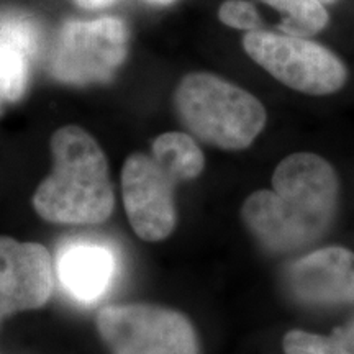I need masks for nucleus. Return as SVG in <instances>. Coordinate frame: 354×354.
<instances>
[{"label":"nucleus","instance_id":"5","mask_svg":"<svg viewBox=\"0 0 354 354\" xmlns=\"http://www.w3.org/2000/svg\"><path fill=\"white\" fill-rule=\"evenodd\" d=\"M243 48L279 82L304 94L328 95L346 82L343 61L328 48L307 38L256 30L245 35Z\"/></svg>","mask_w":354,"mask_h":354},{"label":"nucleus","instance_id":"18","mask_svg":"<svg viewBox=\"0 0 354 354\" xmlns=\"http://www.w3.org/2000/svg\"><path fill=\"white\" fill-rule=\"evenodd\" d=\"M320 2H323V3H333L335 0H320Z\"/></svg>","mask_w":354,"mask_h":354},{"label":"nucleus","instance_id":"10","mask_svg":"<svg viewBox=\"0 0 354 354\" xmlns=\"http://www.w3.org/2000/svg\"><path fill=\"white\" fill-rule=\"evenodd\" d=\"M295 297L310 304H354V253L330 246L295 261L289 269Z\"/></svg>","mask_w":354,"mask_h":354},{"label":"nucleus","instance_id":"13","mask_svg":"<svg viewBox=\"0 0 354 354\" xmlns=\"http://www.w3.org/2000/svg\"><path fill=\"white\" fill-rule=\"evenodd\" d=\"M284 15L279 28L292 37L308 38L325 28L330 21L325 3L320 0H263Z\"/></svg>","mask_w":354,"mask_h":354},{"label":"nucleus","instance_id":"15","mask_svg":"<svg viewBox=\"0 0 354 354\" xmlns=\"http://www.w3.org/2000/svg\"><path fill=\"white\" fill-rule=\"evenodd\" d=\"M218 19L221 24L232 28L256 32L261 26V17L256 7L248 0H227L218 8Z\"/></svg>","mask_w":354,"mask_h":354},{"label":"nucleus","instance_id":"7","mask_svg":"<svg viewBox=\"0 0 354 354\" xmlns=\"http://www.w3.org/2000/svg\"><path fill=\"white\" fill-rule=\"evenodd\" d=\"M179 184L151 154H131L122 171L123 203L141 240L161 241L176 227L174 187Z\"/></svg>","mask_w":354,"mask_h":354},{"label":"nucleus","instance_id":"3","mask_svg":"<svg viewBox=\"0 0 354 354\" xmlns=\"http://www.w3.org/2000/svg\"><path fill=\"white\" fill-rule=\"evenodd\" d=\"M183 125L203 143L240 151L266 125L264 105L245 88L210 73L187 74L174 92Z\"/></svg>","mask_w":354,"mask_h":354},{"label":"nucleus","instance_id":"14","mask_svg":"<svg viewBox=\"0 0 354 354\" xmlns=\"http://www.w3.org/2000/svg\"><path fill=\"white\" fill-rule=\"evenodd\" d=\"M286 354H354V317L333 335L322 336L294 330L284 336Z\"/></svg>","mask_w":354,"mask_h":354},{"label":"nucleus","instance_id":"11","mask_svg":"<svg viewBox=\"0 0 354 354\" xmlns=\"http://www.w3.org/2000/svg\"><path fill=\"white\" fill-rule=\"evenodd\" d=\"M38 46V28L32 21L21 15H0V110L25 94Z\"/></svg>","mask_w":354,"mask_h":354},{"label":"nucleus","instance_id":"1","mask_svg":"<svg viewBox=\"0 0 354 354\" xmlns=\"http://www.w3.org/2000/svg\"><path fill=\"white\" fill-rule=\"evenodd\" d=\"M338 205V177L326 159L295 153L279 162L272 190H258L241 209L245 225L264 248L294 253L320 240Z\"/></svg>","mask_w":354,"mask_h":354},{"label":"nucleus","instance_id":"17","mask_svg":"<svg viewBox=\"0 0 354 354\" xmlns=\"http://www.w3.org/2000/svg\"><path fill=\"white\" fill-rule=\"evenodd\" d=\"M148 2L156 3V6H171V3H174L176 0H148Z\"/></svg>","mask_w":354,"mask_h":354},{"label":"nucleus","instance_id":"8","mask_svg":"<svg viewBox=\"0 0 354 354\" xmlns=\"http://www.w3.org/2000/svg\"><path fill=\"white\" fill-rule=\"evenodd\" d=\"M51 290L53 266L46 248L0 236V322L43 307Z\"/></svg>","mask_w":354,"mask_h":354},{"label":"nucleus","instance_id":"12","mask_svg":"<svg viewBox=\"0 0 354 354\" xmlns=\"http://www.w3.org/2000/svg\"><path fill=\"white\" fill-rule=\"evenodd\" d=\"M151 156L171 172L177 183L196 179L205 166V158L196 140L179 131L159 135L153 143Z\"/></svg>","mask_w":354,"mask_h":354},{"label":"nucleus","instance_id":"6","mask_svg":"<svg viewBox=\"0 0 354 354\" xmlns=\"http://www.w3.org/2000/svg\"><path fill=\"white\" fill-rule=\"evenodd\" d=\"M97 328L112 354H198L192 323L176 310L154 305H110Z\"/></svg>","mask_w":354,"mask_h":354},{"label":"nucleus","instance_id":"9","mask_svg":"<svg viewBox=\"0 0 354 354\" xmlns=\"http://www.w3.org/2000/svg\"><path fill=\"white\" fill-rule=\"evenodd\" d=\"M117 272V254L104 241L73 238L57 251V279L66 294L79 304L99 302L113 284Z\"/></svg>","mask_w":354,"mask_h":354},{"label":"nucleus","instance_id":"4","mask_svg":"<svg viewBox=\"0 0 354 354\" xmlns=\"http://www.w3.org/2000/svg\"><path fill=\"white\" fill-rule=\"evenodd\" d=\"M128 53V28L117 17L69 20L53 43L48 69L69 86L109 82Z\"/></svg>","mask_w":354,"mask_h":354},{"label":"nucleus","instance_id":"16","mask_svg":"<svg viewBox=\"0 0 354 354\" xmlns=\"http://www.w3.org/2000/svg\"><path fill=\"white\" fill-rule=\"evenodd\" d=\"M79 7L86 8V10H99V8H105L115 3V0H74Z\"/></svg>","mask_w":354,"mask_h":354},{"label":"nucleus","instance_id":"2","mask_svg":"<svg viewBox=\"0 0 354 354\" xmlns=\"http://www.w3.org/2000/svg\"><path fill=\"white\" fill-rule=\"evenodd\" d=\"M51 153L53 172L33 197L37 214L51 223H104L115 196L107 158L94 136L81 127H63L53 135Z\"/></svg>","mask_w":354,"mask_h":354}]
</instances>
